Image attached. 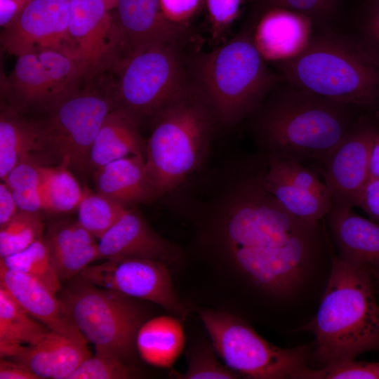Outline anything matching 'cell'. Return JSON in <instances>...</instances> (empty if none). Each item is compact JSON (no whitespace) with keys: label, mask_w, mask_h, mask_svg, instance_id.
I'll use <instances>...</instances> for the list:
<instances>
[{"label":"cell","mask_w":379,"mask_h":379,"mask_svg":"<svg viewBox=\"0 0 379 379\" xmlns=\"http://www.w3.org/2000/svg\"><path fill=\"white\" fill-rule=\"evenodd\" d=\"M266 169L258 155L235 161L206 200L190 206L208 221L221 251L241 274L270 293L286 295L302 280L319 246V225L288 212L268 191Z\"/></svg>","instance_id":"6da1fadb"},{"label":"cell","mask_w":379,"mask_h":379,"mask_svg":"<svg viewBox=\"0 0 379 379\" xmlns=\"http://www.w3.org/2000/svg\"><path fill=\"white\" fill-rule=\"evenodd\" d=\"M359 109L280 82L246 119L267 159L321 166L347 134Z\"/></svg>","instance_id":"7a4b0ae2"},{"label":"cell","mask_w":379,"mask_h":379,"mask_svg":"<svg viewBox=\"0 0 379 379\" xmlns=\"http://www.w3.org/2000/svg\"><path fill=\"white\" fill-rule=\"evenodd\" d=\"M370 267L333 256L316 316L299 328L315 336L311 356L323 366L379 352V304ZM322 366V367H323Z\"/></svg>","instance_id":"3957f363"},{"label":"cell","mask_w":379,"mask_h":379,"mask_svg":"<svg viewBox=\"0 0 379 379\" xmlns=\"http://www.w3.org/2000/svg\"><path fill=\"white\" fill-rule=\"evenodd\" d=\"M258 19L253 15L234 37L213 51L190 55L191 74L219 127L228 129L246 119L284 80L255 46Z\"/></svg>","instance_id":"277c9868"},{"label":"cell","mask_w":379,"mask_h":379,"mask_svg":"<svg viewBox=\"0 0 379 379\" xmlns=\"http://www.w3.org/2000/svg\"><path fill=\"white\" fill-rule=\"evenodd\" d=\"M275 65L298 88L359 110L379 106V60L357 38L323 27L300 53Z\"/></svg>","instance_id":"5b68a950"},{"label":"cell","mask_w":379,"mask_h":379,"mask_svg":"<svg viewBox=\"0 0 379 379\" xmlns=\"http://www.w3.org/2000/svg\"><path fill=\"white\" fill-rule=\"evenodd\" d=\"M152 124L145 161L160 197L175 190L200 168L219 126L192 74Z\"/></svg>","instance_id":"8992f818"},{"label":"cell","mask_w":379,"mask_h":379,"mask_svg":"<svg viewBox=\"0 0 379 379\" xmlns=\"http://www.w3.org/2000/svg\"><path fill=\"white\" fill-rule=\"evenodd\" d=\"M190 75V55L173 42L120 58L105 79L114 107L140 126L153 121Z\"/></svg>","instance_id":"52a82bcc"},{"label":"cell","mask_w":379,"mask_h":379,"mask_svg":"<svg viewBox=\"0 0 379 379\" xmlns=\"http://www.w3.org/2000/svg\"><path fill=\"white\" fill-rule=\"evenodd\" d=\"M58 297L95 353L126 362L134 354L146 314L135 298L93 284L79 277L67 281Z\"/></svg>","instance_id":"ba28073f"},{"label":"cell","mask_w":379,"mask_h":379,"mask_svg":"<svg viewBox=\"0 0 379 379\" xmlns=\"http://www.w3.org/2000/svg\"><path fill=\"white\" fill-rule=\"evenodd\" d=\"M217 354L231 370L254 379H299L308 367L309 345L277 347L242 319L222 312L200 310Z\"/></svg>","instance_id":"9c48e42d"},{"label":"cell","mask_w":379,"mask_h":379,"mask_svg":"<svg viewBox=\"0 0 379 379\" xmlns=\"http://www.w3.org/2000/svg\"><path fill=\"white\" fill-rule=\"evenodd\" d=\"M114 102L105 79L83 83L53 104L39 122L45 146L79 171L89 169L92 145Z\"/></svg>","instance_id":"30bf717a"},{"label":"cell","mask_w":379,"mask_h":379,"mask_svg":"<svg viewBox=\"0 0 379 379\" xmlns=\"http://www.w3.org/2000/svg\"><path fill=\"white\" fill-rule=\"evenodd\" d=\"M69 35L84 83L103 79L120 58L119 31L104 0H70Z\"/></svg>","instance_id":"8fae6325"},{"label":"cell","mask_w":379,"mask_h":379,"mask_svg":"<svg viewBox=\"0 0 379 379\" xmlns=\"http://www.w3.org/2000/svg\"><path fill=\"white\" fill-rule=\"evenodd\" d=\"M78 277L98 286L156 303L182 320L188 314L163 262L145 258L106 260L90 265Z\"/></svg>","instance_id":"7c38bea8"},{"label":"cell","mask_w":379,"mask_h":379,"mask_svg":"<svg viewBox=\"0 0 379 379\" xmlns=\"http://www.w3.org/2000/svg\"><path fill=\"white\" fill-rule=\"evenodd\" d=\"M378 131L374 120L360 116L324 161L320 172L334 206L357 207L369 180L371 148Z\"/></svg>","instance_id":"4fadbf2b"},{"label":"cell","mask_w":379,"mask_h":379,"mask_svg":"<svg viewBox=\"0 0 379 379\" xmlns=\"http://www.w3.org/2000/svg\"><path fill=\"white\" fill-rule=\"evenodd\" d=\"M69 16L70 0H32L13 22L3 29L1 47L16 57L55 50L73 58Z\"/></svg>","instance_id":"5bb4252c"},{"label":"cell","mask_w":379,"mask_h":379,"mask_svg":"<svg viewBox=\"0 0 379 379\" xmlns=\"http://www.w3.org/2000/svg\"><path fill=\"white\" fill-rule=\"evenodd\" d=\"M267 160L265 186L288 212L310 222L326 217L333 201L317 171L295 161Z\"/></svg>","instance_id":"9a60e30c"},{"label":"cell","mask_w":379,"mask_h":379,"mask_svg":"<svg viewBox=\"0 0 379 379\" xmlns=\"http://www.w3.org/2000/svg\"><path fill=\"white\" fill-rule=\"evenodd\" d=\"M116 8L120 58L156 46L182 42L189 36L188 26L168 20L159 0H118Z\"/></svg>","instance_id":"2e32d148"},{"label":"cell","mask_w":379,"mask_h":379,"mask_svg":"<svg viewBox=\"0 0 379 379\" xmlns=\"http://www.w3.org/2000/svg\"><path fill=\"white\" fill-rule=\"evenodd\" d=\"M98 248L100 259L105 260L145 258L166 263L175 255L171 244L157 234L134 207L127 208L99 239Z\"/></svg>","instance_id":"e0dca14e"},{"label":"cell","mask_w":379,"mask_h":379,"mask_svg":"<svg viewBox=\"0 0 379 379\" xmlns=\"http://www.w3.org/2000/svg\"><path fill=\"white\" fill-rule=\"evenodd\" d=\"M83 335L50 331L34 345H20L9 359L22 364L39 378L68 379L91 354Z\"/></svg>","instance_id":"ac0fdd59"},{"label":"cell","mask_w":379,"mask_h":379,"mask_svg":"<svg viewBox=\"0 0 379 379\" xmlns=\"http://www.w3.org/2000/svg\"><path fill=\"white\" fill-rule=\"evenodd\" d=\"M313 25L312 20L302 13L270 8L258 18L254 42L266 61L288 60L305 48L313 32Z\"/></svg>","instance_id":"d6986e66"},{"label":"cell","mask_w":379,"mask_h":379,"mask_svg":"<svg viewBox=\"0 0 379 379\" xmlns=\"http://www.w3.org/2000/svg\"><path fill=\"white\" fill-rule=\"evenodd\" d=\"M0 286L29 314L51 331L68 335H82L60 298L35 278L9 269L0 261Z\"/></svg>","instance_id":"ffe728a7"},{"label":"cell","mask_w":379,"mask_h":379,"mask_svg":"<svg viewBox=\"0 0 379 379\" xmlns=\"http://www.w3.org/2000/svg\"><path fill=\"white\" fill-rule=\"evenodd\" d=\"M93 178L98 192L126 208L159 197L143 155L111 161L95 170Z\"/></svg>","instance_id":"44dd1931"},{"label":"cell","mask_w":379,"mask_h":379,"mask_svg":"<svg viewBox=\"0 0 379 379\" xmlns=\"http://www.w3.org/2000/svg\"><path fill=\"white\" fill-rule=\"evenodd\" d=\"M352 208L333 205L326 215L338 256L358 265L379 267V225Z\"/></svg>","instance_id":"7402d4cb"},{"label":"cell","mask_w":379,"mask_h":379,"mask_svg":"<svg viewBox=\"0 0 379 379\" xmlns=\"http://www.w3.org/2000/svg\"><path fill=\"white\" fill-rule=\"evenodd\" d=\"M44 237L61 283L76 277L93 262L100 259L95 237L77 220L53 222Z\"/></svg>","instance_id":"603a6c76"},{"label":"cell","mask_w":379,"mask_h":379,"mask_svg":"<svg viewBox=\"0 0 379 379\" xmlns=\"http://www.w3.org/2000/svg\"><path fill=\"white\" fill-rule=\"evenodd\" d=\"M4 94L18 112L35 108L46 112L55 102L51 84L36 53L17 57L13 69L3 81Z\"/></svg>","instance_id":"cb8c5ba5"},{"label":"cell","mask_w":379,"mask_h":379,"mask_svg":"<svg viewBox=\"0 0 379 379\" xmlns=\"http://www.w3.org/2000/svg\"><path fill=\"white\" fill-rule=\"evenodd\" d=\"M146 142L138 125L126 114L114 107L107 115L92 145L89 169L134 155L145 157Z\"/></svg>","instance_id":"d4e9b609"},{"label":"cell","mask_w":379,"mask_h":379,"mask_svg":"<svg viewBox=\"0 0 379 379\" xmlns=\"http://www.w3.org/2000/svg\"><path fill=\"white\" fill-rule=\"evenodd\" d=\"M45 147L39 122L21 117L10 106L0 115V178L3 181L25 157Z\"/></svg>","instance_id":"484cf974"},{"label":"cell","mask_w":379,"mask_h":379,"mask_svg":"<svg viewBox=\"0 0 379 379\" xmlns=\"http://www.w3.org/2000/svg\"><path fill=\"white\" fill-rule=\"evenodd\" d=\"M135 347L141 358L154 366H171L184 347L179 319L161 316L145 321L138 331Z\"/></svg>","instance_id":"4316f807"},{"label":"cell","mask_w":379,"mask_h":379,"mask_svg":"<svg viewBox=\"0 0 379 379\" xmlns=\"http://www.w3.org/2000/svg\"><path fill=\"white\" fill-rule=\"evenodd\" d=\"M50 331L0 286L1 358L11 357L20 345L38 343Z\"/></svg>","instance_id":"83f0119b"},{"label":"cell","mask_w":379,"mask_h":379,"mask_svg":"<svg viewBox=\"0 0 379 379\" xmlns=\"http://www.w3.org/2000/svg\"><path fill=\"white\" fill-rule=\"evenodd\" d=\"M67 162L57 166H41L43 210L52 213H67L77 209L83 197L81 188L69 171Z\"/></svg>","instance_id":"f1b7e54d"},{"label":"cell","mask_w":379,"mask_h":379,"mask_svg":"<svg viewBox=\"0 0 379 379\" xmlns=\"http://www.w3.org/2000/svg\"><path fill=\"white\" fill-rule=\"evenodd\" d=\"M0 261L9 269L29 275L57 294L62 288L50 248L43 237L25 250Z\"/></svg>","instance_id":"f546056e"},{"label":"cell","mask_w":379,"mask_h":379,"mask_svg":"<svg viewBox=\"0 0 379 379\" xmlns=\"http://www.w3.org/2000/svg\"><path fill=\"white\" fill-rule=\"evenodd\" d=\"M126 208L107 196L84 187L77 208V221L99 239L118 221Z\"/></svg>","instance_id":"4dcf8cb0"},{"label":"cell","mask_w":379,"mask_h":379,"mask_svg":"<svg viewBox=\"0 0 379 379\" xmlns=\"http://www.w3.org/2000/svg\"><path fill=\"white\" fill-rule=\"evenodd\" d=\"M40 167L29 155L3 180L11 190L20 210L36 213L43 210Z\"/></svg>","instance_id":"1f68e13d"},{"label":"cell","mask_w":379,"mask_h":379,"mask_svg":"<svg viewBox=\"0 0 379 379\" xmlns=\"http://www.w3.org/2000/svg\"><path fill=\"white\" fill-rule=\"evenodd\" d=\"M44 223L39 213L22 210L0 230V257L6 258L25 250L43 237Z\"/></svg>","instance_id":"d6a6232c"},{"label":"cell","mask_w":379,"mask_h":379,"mask_svg":"<svg viewBox=\"0 0 379 379\" xmlns=\"http://www.w3.org/2000/svg\"><path fill=\"white\" fill-rule=\"evenodd\" d=\"M256 3L257 15L273 8L287 9L309 17L314 25L323 28L334 15L337 0H256Z\"/></svg>","instance_id":"836d02e7"},{"label":"cell","mask_w":379,"mask_h":379,"mask_svg":"<svg viewBox=\"0 0 379 379\" xmlns=\"http://www.w3.org/2000/svg\"><path fill=\"white\" fill-rule=\"evenodd\" d=\"M132 375V368L125 362L95 353L86 359L68 379H126Z\"/></svg>","instance_id":"e575fe53"},{"label":"cell","mask_w":379,"mask_h":379,"mask_svg":"<svg viewBox=\"0 0 379 379\" xmlns=\"http://www.w3.org/2000/svg\"><path fill=\"white\" fill-rule=\"evenodd\" d=\"M299 379H379V362L350 360L319 369L307 368Z\"/></svg>","instance_id":"d590c367"},{"label":"cell","mask_w":379,"mask_h":379,"mask_svg":"<svg viewBox=\"0 0 379 379\" xmlns=\"http://www.w3.org/2000/svg\"><path fill=\"white\" fill-rule=\"evenodd\" d=\"M175 376L183 379H233L240 375L226 365H222L211 349L200 347L191 352L187 371L183 374L176 373Z\"/></svg>","instance_id":"8d00e7d4"},{"label":"cell","mask_w":379,"mask_h":379,"mask_svg":"<svg viewBox=\"0 0 379 379\" xmlns=\"http://www.w3.org/2000/svg\"><path fill=\"white\" fill-rule=\"evenodd\" d=\"M241 1L205 0L213 37H220L235 20Z\"/></svg>","instance_id":"74e56055"},{"label":"cell","mask_w":379,"mask_h":379,"mask_svg":"<svg viewBox=\"0 0 379 379\" xmlns=\"http://www.w3.org/2000/svg\"><path fill=\"white\" fill-rule=\"evenodd\" d=\"M357 39L379 60V0H368Z\"/></svg>","instance_id":"f35d334b"},{"label":"cell","mask_w":379,"mask_h":379,"mask_svg":"<svg viewBox=\"0 0 379 379\" xmlns=\"http://www.w3.org/2000/svg\"><path fill=\"white\" fill-rule=\"evenodd\" d=\"M201 0H159L164 15L171 22L186 25L197 11Z\"/></svg>","instance_id":"ab89813d"},{"label":"cell","mask_w":379,"mask_h":379,"mask_svg":"<svg viewBox=\"0 0 379 379\" xmlns=\"http://www.w3.org/2000/svg\"><path fill=\"white\" fill-rule=\"evenodd\" d=\"M357 207L373 221L379 222V178H369L361 192Z\"/></svg>","instance_id":"60d3db41"},{"label":"cell","mask_w":379,"mask_h":379,"mask_svg":"<svg viewBox=\"0 0 379 379\" xmlns=\"http://www.w3.org/2000/svg\"><path fill=\"white\" fill-rule=\"evenodd\" d=\"M1 379H39L28 368L20 363L6 358L0 360Z\"/></svg>","instance_id":"b9f144b4"},{"label":"cell","mask_w":379,"mask_h":379,"mask_svg":"<svg viewBox=\"0 0 379 379\" xmlns=\"http://www.w3.org/2000/svg\"><path fill=\"white\" fill-rule=\"evenodd\" d=\"M19 208L11 190L4 182L0 184V228L5 226L18 211Z\"/></svg>","instance_id":"7bdbcfd3"},{"label":"cell","mask_w":379,"mask_h":379,"mask_svg":"<svg viewBox=\"0 0 379 379\" xmlns=\"http://www.w3.org/2000/svg\"><path fill=\"white\" fill-rule=\"evenodd\" d=\"M32 0H0V25L6 28Z\"/></svg>","instance_id":"ee69618b"},{"label":"cell","mask_w":379,"mask_h":379,"mask_svg":"<svg viewBox=\"0 0 379 379\" xmlns=\"http://www.w3.org/2000/svg\"><path fill=\"white\" fill-rule=\"evenodd\" d=\"M379 178V131L375 136L369 158V178Z\"/></svg>","instance_id":"f6af8a7d"},{"label":"cell","mask_w":379,"mask_h":379,"mask_svg":"<svg viewBox=\"0 0 379 379\" xmlns=\"http://www.w3.org/2000/svg\"><path fill=\"white\" fill-rule=\"evenodd\" d=\"M105 7L108 11L116 8L118 0H104Z\"/></svg>","instance_id":"bcb514c9"},{"label":"cell","mask_w":379,"mask_h":379,"mask_svg":"<svg viewBox=\"0 0 379 379\" xmlns=\"http://www.w3.org/2000/svg\"><path fill=\"white\" fill-rule=\"evenodd\" d=\"M374 277L376 279L378 285L379 286V267L377 268H371Z\"/></svg>","instance_id":"7dc6e473"},{"label":"cell","mask_w":379,"mask_h":379,"mask_svg":"<svg viewBox=\"0 0 379 379\" xmlns=\"http://www.w3.org/2000/svg\"><path fill=\"white\" fill-rule=\"evenodd\" d=\"M378 291L379 292V286H378Z\"/></svg>","instance_id":"c3c4849f"}]
</instances>
